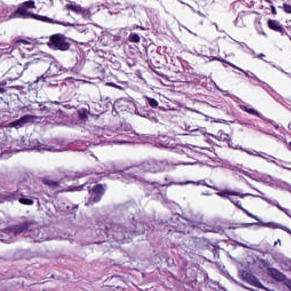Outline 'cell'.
<instances>
[{
    "label": "cell",
    "mask_w": 291,
    "mask_h": 291,
    "mask_svg": "<svg viewBox=\"0 0 291 291\" xmlns=\"http://www.w3.org/2000/svg\"><path fill=\"white\" fill-rule=\"evenodd\" d=\"M20 201L21 203L23 204H25V205H31L32 204V201L31 200L27 199V198H21L20 200Z\"/></svg>",
    "instance_id": "30bf717a"
},
{
    "label": "cell",
    "mask_w": 291,
    "mask_h": 291,
    "mask_svg": "<svg viewBox=\"0 0 291 291\" xmlns=\"http://www.w3.org/2000/svg\"><path fill=\"white\" fill-rule=\"evenodd\" d=\"M149 103H150V104L152 106H154L155 107V106H156L157 105V103L156 102L155 100H151Z\"/></svg>",
    "instance_id": "2e32d148"
},
{
    "label": "cell",
    "mask_w": 291,
    "mask_h": 291,
    "mask_svg": "<svg viewBox=\"0 0 291 291\" xmlns=\"http://www.w3.org/2000/svg\"><path fill=\"white\" fill-rule=\"evenodd\" d=\"M130 41L131 42H138L139 41V37L136 34H133L130 37Z\"/></svg>",
    "instance_id": "4fadbf2b"
},
{
    "label": "cell",
    "mask_w": 291,
    "mask_h": 291,
    "mask_svg": "<svg viewBox=\"0 0 291 291\" xmlns=\"http://www.w3.org/2000/svg\"></svg>",
    "instance_id": "ac0fdd59"
},
{
    "label": "cell",
    "mask_w": 291,
    "mask_h": 291,
    "mask_svg": "<svg viewBox=\"0 0 291 291\" xmlns=\"http://www.w3.org/2000/svg\"><path fill=\"white\" fill-rule=\"evenodd\" d=\"M269 25L271 29H273L275 30H280L281 29V27L279 26V25L275 21H269Z\"/></svg>",
    "instance_id": "ba28073f"
},
{
    "label": "cell",
    "mask_w": 291,
    "mask_h": 291,
    "mask_svg": "<svg viewBox=\"0 0 291 291\" xmlns=\"http://www.w3.org/2000/svg\"><path fill=\"white\" fill-rule=\"evenodd\" d=\"M269 274L272 278L274 280L277 281L282 282L284 281L287 279V277L285 276L284 273H283L280 271L274 269V268H270L268 269Z\"/></svg>",
    "instance_id": "3957f363"
},
{
    "label": "cell",
    "mask_w": 291,
    "mask_h": 291,
    "mask_svg": "<svg viewBox=\"0 0 291 291\" xmlns=\"http://www.w3.org/2000/svg\"><path fill=\"white\" fill-rule=\"evenodd\" d=\"M43 182L44 183V184H46V185H48L50 187H56L58 186V184L56 183V182H54V181H50V180H43Z\"/></svg>",
    "instance_id": "8fae6325"
},
{
    "label": "cell",
    "mask_w": 291,
    "mask_h": 291,
    "mask_svg": "<svg viewBox=\"0 0 291 291\" xmlns=\"http://www.w3.org/2000/svg\"><path fill=\"white\" fill-rule=\"evenodd\" d=\"M79 115H80V117H81L82 119H83L84 118H86V113H85H85H83L82 110V113L79 112Z\"/></svg>",
    "instance_id": "e0dca14e"
},
{
    "label": "cell",
    "mask_w": 291,
    "mask_h": 291,
    "mask_svg": "<svg viewBox=\"0 0 291 291\" xmlns=\"http://www.w3.org/2000/svg\"><path fill=\"white\" fill-rule=\"evenodd\" d=\"M238 275L240 279L246 282L250 285L260 289H265L264 286L261 283L258 279L249 272L242 270L239 271Z\"/></svg>",
    "instance_id": "6da1fadb"
},
{
    "label": "cell",
    "mask_w": 291,
    "mask_h": 291,
    "mask_svg": "<svg viewBox=\"0 0 291 291\" xmlns=\"http://www.w3.org/2000/svg\"><path fill=\"white\" fill-rule=\"evenodd\" d=\"M104 192V188L102 185H97L94 187L92 189L94 202L98 201L103 195Z\"/></svg>",
    "instance_id": "277c9868"
},
{
    "label": "cell",
    "mask_w": 291,
    "mask_h": 291,
    "mask_svg": "<svg viewBox=\"0 0 291 291\" xmlns=\"http://www.w3.org/2000/svg\"><path fill=\"white\" fill-rule=\"evenodd\" d=\"M67 8L70 10H71V11H75L76 13H79L80 11H82V9H80V8H79L78 6H75V5H67Z\"/></svg>",
    "instance_id": "9c48e42d"
},
{
    "label": "cell",
    "mask_w": 291,
    "mask_h": 291,
    "mask_svg": "<svg viewBox=\"0 0 291 291\" xmlns=\"http://www.w3.org/2000/svg\"><path fill=\"white\" fill-rule=\"evenodd\" d=\"M27 225H28L26 224H23V225H19V226H14V227L9 228V231H11V233H14V234H19L27 229L28 228Z\"/></svg>",
    "instance_id": "8992f818"
},
{
    "label": "cell",
    "mask_w": 291,
    "mask_h": 291,
    "mask_svg": "<svg viewBox=\"0 0 291 291\" xmlns=\"http://www.w3.org/2000/svg\"><path fill=\"white\" fill-rule=\"evenodd\" d=\"M23 5L25 6H26V8H34L35 7V4H34V1H27V2H25L24 4H23Z\"/></svg>",
    "instance_id": "7c38bea8"
},
{
    "label": "cell",
    "mask_w": 291,
    "mask_h": 291,
    "mask_svg": "<svg viewBox=\"0 0 291 291\" xmlns=\"http://www.w3.org/2000/svg\"><path fill=\"white\" fill-rule=\"evenodd\" d=\"M35 117L32 116V115H25L23 116V117L21 118L20 119H19L18 120H17L14 122H11V124L9 125L10 126H20V125H23L27 122H29L31 120H32L33 119H34Z\"/></svg>",
    "instance_id": "5b68a950"
},
{
    "label": "cell",
    "mask_w": 291,
    "mask_h": 291,
    "mask_svg": "<svg viewBox=\"0 0 291 291\" xmlns=\"http://www.w3.org/2000/svg\"><path fill=\"white\" fill-rule=\"evenodd\" d=\"M284 284L288 287V288L291 291V280L287 279L284 281Z\"/></svg>",
    "instance_id": "5bb4252c"
},
{
    "label": "cell",
    "mask_w": 291,
    "mask_h": 291,
    "mask_svg": "<svg viewBox=\"0 0 291 291\" xmlns=\"http://www.w3.org/2000/svg\"><path fill=\"white\" fill-rule=\"evenodd\" d=\"M50 46L61 50L66 51L70 48V43L67 42L65 38L61 34H55L50 38Z\"/></svg>",
    "instance_id": "7a4b0ae2"
},
{
    "label": "cell",
    "mask_w": 291,
    "mask_h": 291,
    "mask_svg": "<svg viewBox=\"0 0 291 291\" xmlns=\"http://www.w3.org/2000/svg\"><path fill=\"white\" fill-rule=\"evenodd\" d=\"M25 16L31 17H32L33 18H34V19H36V20H40V21H46V22H51V21H52V20L51 19H50V18H49L47 17H45L41 16V15H39L33 14H31V13H29L28 11H27V13H26Z\"/></svg>",
    "instance_id": "52a82bcc"
},
{
    "label": "cell",
    "mask_w": 291,
    "mask_h": 291,
    "mask_svg": "<svg viewBox=\"0 0 291 291\" xmlns=\"http://www.w3.org/2000/svg\"><path fill=\"white\" fill-rule=\"evenodd\" d=\"M284 9L285 11L288 13H291V6H289L287 5H284Z\"/></svg>",
    "instance_id": "9a60e30c"
}]
</instances>
